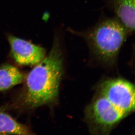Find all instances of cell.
Returning a JSON list of instances; mask_svg holds the SVG:
<instances>
[{"label":"cell","instance_id":"obj_3","mask_svg":"<svg viewBox=\"0 0 135 135\" xmlns=\"http://www.w3.org/2000/svg\"><path fill=\"white\" fill-rule=\"evenodd\" d=\"M76 33L85 38L101 62L109 65L115 62L129 34L116 18L105 19L89 30Z\"/></svg>","mask_w":135,"mask_h":135},{"label":"cell","instance_id":"obj_1","mask_svg":"<svg viewBox=\"0 0 135 135\" xmlns=\"http://www.w3.org/2000/svg\"><path fill=\"white\" fill-rule=\"evenodd\" d=\"M134 110V84L121 78L108 79L98 87L85 118L92 133L107 134Z\"/></svg>","mask_w":135,"mask_h":135},{"label":"cell","instance_id":"obj_4","mask_svg":"<svg viewBox=\"0 0 135 135\" xmlns=\"http://www.w3.org/2000/svg\"><path fill=\"white\" fill-rule=\"evenodd\" d=\"M8 39L12 57L19 65L35 66L46 56V50L42 47L12 35L8 36Z\"/></svg>","mask_w":135,"mask_h":135},{"label":"cell","instance_id":"obj_2","mask_svg":"<svg viewBox=\"0 0 135 135\" xmlns=\"http://www.w3.org/2000/svg\"><path fill=\"white\" fill-rule=\"evenodd\" d=\"M63 55L55 37L47 56L35 65L27 75L15 105L23 110L33 109L54 103L57 99L63 70Z\"/></svg>","mask_w":135,"mask_h":135},{"label":"cell","instance_id":"obj_7","mask_svg":"<svg viewBox=\"0 0 135 135\" xmlns=\"http://www.w3.org/2000/svg\"><path fill=\"white\" fill-rule=\"evenodd\" d=\"M30 130L8 113L0 110V135H30Z\"/></svg>","mask_w":135,"mask_h":135},{"label":"cell","instance_id":"obj_6","mask_svg":"<svg viewBox=\"0 0 135 135\" xmlns=\"http://www.w3.org/2000/svg\"><path fill=\"white\" fill-rule=\"evenodd\" d=\"M25 79L24 74L16 66L9 64L0 66V91L8 90L20 84Z\"/></svg>","mask_w":135,"mask_h":135},{"label":"cell","instance_id":"obj_5","mask_svg":"<svg viewBox=\"0 0 135 135\" xmlns=\"http://www.w3.org/2000/svg\"><path fill=\"white\" fill-rule=\"evenodd\" d=\"M113 8L116 18L129 34L135 30V0H114Z\"/></svg>","mask_w":135,"mask_h":135}]
</instances>
